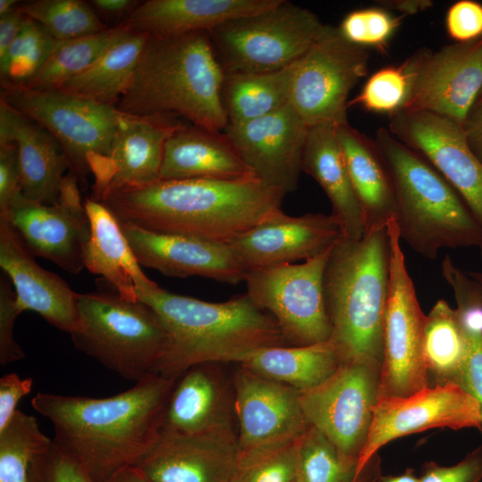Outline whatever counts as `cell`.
<instances>
[{
	"mask_svg": "<svg viewBox=\"0 0 482 482\" xmlns=\"http://www.w3.org/2000/svg\"><path fill=\"white\" fill-rule=\"evenodd\" d=\"M1 99L45 128L60 144L77 178L86 181L112 149L119 112L60 89L1 84Z\"/></svg>",
	"mask_w": 482,
	"mask_h": 482,
	"instance_id": "cell-9",
	"label": "cell"
},
{
	"mask_svg": "<svg viewBox=\"0 0 482 482\" xmlns=\"http://www.w3.org/2000/svg\"><path fill=\"white\" fill-rule=\"evenodd\" d=\"M481 406L456 384L426 386L402 397L378 399L367 441L357 463V476L388 442L430 428H480Z\"/></svg>",
	"mask_w": 482,
	"mask_h": 482,
	"instance_id": "cell-16",
	"label": "cell"
},
{
	"mask_svg": "<svg viewBox=\"0 0 482 482\" xmlns=\"http://www.w3.org/2000/svg\"><path fill=\"white\" fill-rule=\"evenodd\" d=\"M17 0H0V17L14 11L20 4Z\"/></svg>",
	"mask_w": 482,
	"mask_h": 482,
	"instance_id": "cell-58",
	"label": "cell"
},
{
	"mask_svg": "<svg viewBox=\"0 0 482 482\" xmlns=\"http://www.w3.org/2000/svg\"><path fill=\"white\" fill-rule=\"evenodd\" d=\"M409 74L403 62L373 73L360 94L347 106L360 105L369 112L393 114L403 106L409 91Z\"/></svg>",
	"mask_w": 482,
	"mask_h": 482,
	"instance_id": "cell-42",
	"label": "cell"
},
{
	"mask_svg": "<svg viewBox=\"0 0 482 482\" xmlns=\"http://www.w3.org/2000/svg\"><path fill=\"white\" fill-rule=\"evenodd\" d=\"M54 43L42 25L26 17L5 59L0 62L1 84L26 86L41 69Z\"/></svg>",
	"mask_w": 482,
	"mask_h": 482,
	"instance_id": "cell-40",
	"label": "cell"
},
{
	"mask_svg": "<svg viewBox=\"0 0 482 482\" xmlns=\"http://www.w3.org/2000/svg\"><path fill=\"white\" fill-rule=\"evenodd\" d=\"M378 482H421L411 469H407L400 475L380 476Z\"/></svg>",
	"mask_w": 482,
	"mask_h": 482,
	"instance_id": "cell-57",
	"label": "cell"
},
{
	"mask_svg": "<svg viewBox=\"0 0 482 482\" xmlns=\"http://www.w3.org/2000/svg\"><path fill=\"white\" fill-rule=\"evenodd\" d=\"M33 386L31 378H21L15 373H9L0 378V430L14 415L17 403L30 393Z\"/></svg>",
	"mask_w": 482,
	"mask_h": 482,
	"instance_id": "cell-50",
	"label": "cell"
},
{
	"mask_svg": "<svg viewBox=\"0 0 482 482\" xmlns=\"http://www.w3.org/2000/svg\"><path fill=\"white\" fill-rule=\"evenodd\" d=\"M461 328L468 350L458 386L472 395L482 409V329L463 326Z\"/></svg>",
	"mask_w": 482,
	"mask_h": 482,
	"instance_id": "cell-48",
	"label": "cell"
},
{
	"mask_svg": "<svg viewBox=\"0 0 482 482\" xmlns=\"http://www.w3.org/2000/svg\"><path fill=\"white\" fill-rule=\"evenodd\" d=\"M378 3L389 9L399 11L403 16L424 11L433 4V2L429 0H393Z\"/></svg>",
	"mask_w": 482,
	"mask_h": 482,
	"instance_id": "cell-54",
	"label": "cell"
},
{
	"mask_svg": "<svg viewBox=\"0 0 482 482\" xmlns=\"http://www.w3.org/2000/svg\"><path fill=\"white\" fill-rule=\"evenodd\" d=\"M381 365L370 359L342 362L322 383L300 391L301 407L309 424L356 463L378 399Z\"/></svg>",
	"mask_w": 482,
	"mask_h": 482,
	"instance_id": "cell-12",
	"label": "cell"
},
{
	"mask_svg": "<svg viewBox=\"0 0 482 482\" xmlns=\"http://www.w3.org/2000/svg\"><path fill=\"white\" fill-rule=\"evenodd\" d=\"M28 482H95L87 470L54 442L32 461Z\"/></svg>",
	"mask_w": 482,
	"mask_h": 482,
	"instance_id": "cell-44",
	"label": "cell"
},
{
	"mask_svg": "<svg viewBox=\"0 0 482 482\" xmlns=\"http://www.w3.org/2000/svg\"><path fill=\"white\" fill-rule=\"evenodd\" d=\"M308 129L288 103L224 131L257 179L287 194L298 187Z\"/></svg>",
	"mask_w": 482,
	"mask_h": 482,
	"instance_id": "cell-19",
	"label": "cell"
},
{
	"mask_svg": "<svg viewBox=\"0 0 482 482\" xmlns=\"http://www.w3.org/2000/svg\"><path fill=\"white\" fill-rule=\"evenodd\" d=\"M19 10L37 21L58 41L94 35L109 29L94 9L80 0H37L20 4Z\"/></svg>",
	"mask_w": 482,
	"mask_h": 482,
	"instance_id": "cell-38",
	"label": "cell"
},
{
	"mask_svg": "<svg viewBox=\"0 0 482 482\" xmlns=\"http://www.w3.org/2000/svg\"><path fill=\"white\" fill-rule=\"evenodd\" d=\"M120 223L142 266L168 277L198 276L231 285L245 281L247 270L227 244L160 234Z\"/></svg>",
	"mask_w": 482,
	"mask_h": 482,
	"instance_id": "cell-23",
	"label": "cell"
},
{
	"mask_svg": "<svg viewBox=\"0 0 482 482\" xmlns=\"http://www.w3.org/2000/svg\"><path fill=\"white\" fill-rule=\"evenodd\" d=\"M212 364L193 365L176 379L160 434L195 436L233 431V400Z\"/></svg>",
	"mask_w": 482,
	"mask_h": 482,
	"instance_id": "cell-25",
	"label": "cell"
},
{
	"mask_svg": "<svg viewBox=\"0 0 482 482\" xmlns=\"http://www.w3.org/2000/svg\"><path fill=\"white\" fill-rule=\"evenodd\" d=\"M0 266L12 284L21 312H35L70 335L79 329V294L57 274L37 263L19 233L2 215Z\"/></svg>",
	"mask_w": 482,
	"mask_h": 482,
	"instance_id": "cell-22",
	"label": "cell"
},
{
	"mask_svg": "<svg viewBox=\"0 0 482 482\" xmlns=\"http://www.w3.org/2000/svg\"><path fill=\"white\" fill-rule=\"evenodd\" d=\"M479 249H480V253H481V257H482V244L480 245Z\"/></svg>",
	"mask_w": 482,
	"mask_h": 482,
	"instance_id": "cell-62",
	"label": "cell"
},
{
	"mask_svg": "<svg viewBox=\"0 0 482 482\" xmlns=\"http://www.w3.org/2000/svg\"><path fill=\"white\" fill-rule=\"evenodd\" d=\"M389 264L387 227L358 240L342 236L329 252L323 291L332 328L329 340L341 362H383Z\"/></svg>",
	"mask_w": 482,
	"mask_h": 482,
	"instance_id": "cell-5",
	"label": "cell"
},
{
	"mask_svg": "<svg viewBox=\"0 0 482 482\" xmlns=\"http://www.w3.org/2000/svg\"><path fill=\"white\" fill-rule=\"evenodd\" d=\"M25 19L26 16L19 10V6L12 12L0 17V62L5 59Z\"/></svg>",
	"mask_w": 482,
	"mask_h": 482,
	"instance_id": "cell-51",
	"label": "cell"
},
{
	"mask_svg": "<svg viewBox=\"0 0 482 482\" xmlns=\"http://www.w3.org/2000/svg\"><path fill=\"white\" fill-rule=\"evenodd\" d=\"M404 63L410 85L402 109L433 112L463 127L482 92V37L421 49Z\"/></svg>",
	"mask_w": 482,
	"mask_h": 482,
	"instance_id": "cell-14",
	"label": "cell"
},
{
	"mask_svg": "<svg viewBox=\"0 0 482 482\" xmlns=\"http://www.w3.org/2000/svg\"><path fill=\"white\" fill-rule=\"evenodd\" d=\"M390 238L389 286L384 321V353L378 399L402 397L429 386L424 357L427 315L408 272L396 222Z\"/></svg>",
	"mask_w": 482,
	"mask_h": 482,
	"instance_id": "cell-11",
	"label": "cell"
},
{
	"mask_svg": "<svg viewBox=\"0 0 482 482\" xmlns=\"http://www.w3.org/2000/svg\"><path fill=\"white\" fill-rule=\"evenodd\" d=\"M180 124L174 116H136L119 112L111 153L92 172L91 197L100 201L113 190L159 180L166 141Z\"/></svg>",
	"mask_w": 482,
	"mask_h": 482,
	"instance_id": "cell-20",
	"label": "cell"
},
{
	"mask_svg": "<svg viewBox=\"0 0 482 482\" xmlns=\"http://www.w3.org/2000/svg\"><path fill=\"white\" fill-rule=\"evenodd\" d=\"M468 274L475 278L482 287V272L481 271H469Z\"/></svg>",
	"mask_w": 482,
	"mask_h": 482,
	"instance_id": "cell-59",
	"label": "cell"
},
{
	"mask_svg": "<svg viewBox=\"0 0 482 482\" xmlns=\"http://www.w3.org/2000/svg\"><path fill=\"white\" fill-rule=\"evenodd\" d=\"M448 35L456 43H467L482 37V4L461 0L450 6L445 16Z\"/></svg>",
	"mask_w": 482,
	"mask_h": 482,
	"instance_id": "cell-46",
	"label": "cell"
},
{
	"mask_svg": "<svg viewBox=\"0 0 482 482\" xmlns=\"http://www.w3.org/2000/svg\"><path fill=\"white\" fill-rule=\"evenodd\" d=\"M79 328L74 346L121 378L138 381L154 373L170 343L158 313L115 292L78 295Z\"/></svg>",
	"mask_w": 482,
	"mask_h": 482,
	"instance_id": "cell-7",
	"label": "cell"
},
{
	"mask_svg": "<svg viewBox=\"0 0 482 482\" xmlns=\"http://www.w3.org/2000/svg\"><path fill=\"white\" fill-rule=\"evenodd\" d=\"M237 456L234 431L195 436L160 434L135 467L153 482H230Z\"/></svg>",
	"mask_w": 482,
	"mask_h": 482,
	"instance_id": "cell-24",
	"label": "cell"
},
{
	"mask_svg": "<svg viewBox=\"0 0 482 482\" xmlns=\"http://www.w3.org/2000/svg\"><path fill=\"white\" fill-rule=\"evenodd\" d=\"M7 142L17 148L23 195L56 204L64 172L70 169L62 146L45 128L0 98V143Z\"/></svg>",
	"mask_w": 482,
	"mask_h": 482,
	"instance_id": "cell-26",
	"label": "cell"
},
{
	"mask_svg": "<svg viewBox=\"0 0 482 482\" xmlns=\"http://www.w3.org/2000/svg\"><path fill=\"white\" fill-rule=\"evenodd\" d=\"M324 27L312 11L280 0L266 11L224 22L209 35L224 72L262 73L295 63Z\"/></svg>",
	"mask_w": 482,
	"mask_h": 482,
	"instance_id": "cell-8",
	"label": "cell"
},
{
	"mask_svg": "<svg viewBox=\"0 0 482 482\" xmlns=\"http://www.w3.org/2000/svg\"><path fill=\"white\" fill-rule=\"evenodd\" d=\"M234 362L264 378L304 391L331 376L341 360L328 340L305 346L262 347L239 355Z\"/></svg>",
	"mask_w": 482,
	"mask_h": 482,
	"instance_id": "cell-32",
	"label": "cell"
},
{
	"mask_svg": "<svg viewBox=\"0 0 482 482\" xmlns=\"http://www.w3.org/2000/svg\"><path fill=\"white\" fill-rule=\"evenodd\" d=\"M354 194L369 231L386 228L395 220L392 184L374 140L348 121L336 124Z\"/></svg>",
	"mask_w": 482,
	"mask_h": 482,
	"instance_id": "cell-31",
	"label": "cell"
},
{
	"mask_svg": "<svg viewBox=\"0 0 482 482\" xmlns=\"http://www.w3.org/2000/svg\"><path fill=\"white\" fill-rule=\"evenodd\" d=\"M84 207L90 224V237L85 248L84 265L101 275L123 298L137 301V295L160 287L141 270L120 223L101 202L87 197Z\"/></svg>",
	"mask_w": 482,
	"mask_h": 482,
	"instance_id": "cell-29",
	"label": "cell"
},
{
	"mask_svg": "<svg viewBox=\"0 0 482 482\" xmlns=\"http://www.w3.org/2000/svg\"><path fill=\"white\" fill-rule=\"evenodd\" d=\"M420 478L421 482H480L482 479V445L453 466H440L436 462L425 463Z\"/></svg>",
	"mask_w": 482,
	"mask_h": 482,
	"instance_id": "cell-47",
	"label": "cell"
},
{
	"mask_svg": "<svg viewBox=\"0 0 482 482\" xmlns=\"http://www.w3.org/2000/svg\"><path fill=\"white\" fill-rule=\"evenodd\" d=\"M52 443L34 416L17 410L0 430V482H28L32 461Z\"/></svg>",
	"mask_w": 482,
	"mask_h": 482,
	"instance_id": "cell-37",
	"label": "cell"
},
{
	"mask_svg": "<svg viewBox=\"0 0 482 482\" xmlns=\"http://www.w3.org/2000/svg\"><path fill=\"white\" fill-rule=\"evenodd\" d=\"M20 310L12 284L6 274L0 277V364L19 361L25 357L13 337V326Z\"/></svg>",
	"mask_w": 482,
	"mask_h": 482,
	"instance_id": "cell-45",
	"label": "cell"
},
{
	"mask_svg": "<svg viewBox=\"0 0 482 482\" xmlns=\"http://www.w3.org/2000/svg\"><path fill=\"white\" fill-rule=\"evenodd\" d=\"M296 62L270 72H224L221 102L228 125L266 116L287 104Z\"/></svg>",
	"mask_w": 482,
	"mask_h": 482,
	"instance_id": "cell-34",
	"label": "cell"
},
{
	"mask_svg": "<svg viewBox=\"0 0 482 482\" xmlns=\"http://www.w3.org/2000/svg\"><path fill=\"white\" fill-rule=\"evenodd\" d=\"M302 171L312 177L328 197L342 236L358 240L366 234L362 209L354 194L336 124L309 127L303 153Z\"/></svg>",
	"mask_w": 482,
	"mask_h": 482,
	"instance_id": "cell-30",
	"label": "cell"
},
{
	"mask_svg": "<svg viewBox=\"0 0 482 482\" xmlns=\"http://www.w3.org/2000/svg\"><path fill=\"white\" fill-rule=\"evenodd\" d=\"M253 178L255 176L225 131L181 123L166 141L160 179Z\"/></svg>",
	"mask_w": 482,
	"mask_h": 482,
	"instance_id": "cell-27",
	"label": "cell"
},
{
	"mask_svg": "<svg viewBox=\"0 0 482 482\" xmlns=\"http://www.w3.org/2000/svg\"><path fill=\"white\" fill-rule=\"evenodd\" d=\"M105 482H153L135 466L124 468Z\"/></svg>",
	"mask_w": 482,
	"mask_h": 482,
	"instance_id": "cell-56",
	"label": "cell"
},
{
	"mask_svg": "<svg viewBox=\"0 0 482 482\" xmlns=\"http://www.w3.org/2000/svg\"><path fill=\"white\" fill-rule=\"evenodd\" d=\"M0 215L7 218L34 255L71 274L85 268L90 224L74 173L62 178L56 204L37 202L21 193Z\"/></svg>",
	"mask_w": 482,
	"mask_h": 482,
	"instance_id": "cell-15",
	"label": "cell"
},
{
	"mask_svg": "<svg viewBox=\"0 0 482 482\" xmlns=\"http://www.w3.org/2000/svg\"><path fill=\"white\" fill-rule=\"evenodd\" d=\"M90 4L100 12L120 16L127 12L129 13L139 4L137 1L131 0H93Z\"/></svg>",
	"mask_w": 482,
	"mask_h": 482,
	"instance_id": "cell-53",
	"label": "cell"
},
{
	"mask_svg": "<svg viewBox=\"0 0 482 482\" xmlns=\"http://www.w3.org/2000/svg\"><path fill=\"white\" fill-rule=\"evenodd\" d=\"M463 129L471 151L482 163V103L475 104Z\"/></svg>",
	"mask_w": 482,
	"mask_h": 482,
	"instance_id": "cell-52",
	"label": "cell"
},
{
	"mask_svg": "<svg viewBox=\"0 0 482 482\" xmlns=\"http://www.w3.org/2000/svg\"><path fill=\"white\" fill-rule=\"evenodd\" d=\"M388 130L453 187L482 227V163L463 127L433 112L401 109L389 115Z\"/></svg>",
	"mask_w": 482,
	"mask_h": 482,
	"instance_id": "cell-17",
	"label": "cell"
},
{
	"mask_svg": "<svg viewBox=\"0 0 482 482\" xmlns=\"http://www.w3.org/2000/svg\"><path fill=\"white\" fill-rule=\"evenodd\" d=\"M330 250L303 263L268 266L246 272V295L257 307L270 312L289 345H311L331 337L323 291Z\"/></svg>",
	"mask_w": 482,
	"mask_h": 482,
	"instance_id": "cell-10",
	"label": "cell"
},
{
	"mask_svg": "<svg viewBox=\"0 0 482 482\" xmlns=\"http://www.w3.org/2000/svg\"><path fill=\"white\" fill-rule=\"evenodd\" d=\"M341 237V228L331 214L289 216L281 210L228 245L249 270L316 257L330 250Z\"/></svg>",
	"mask_w": 482,
	"mask_h": 482,
	"instance_id": "cell-21",
	"label": "cell"
},
{
	"mask_svg": "<svg viewBox=\"0 0 482 482\" xmlns=\"http://www.w3.org/2000/svg\"><path fill=\"white\" fill-rule=\"evenodd\" d=\"M125 23L106 30L69 40H55L46 61L37 75L23 87L33 89H56L87 70L124 29Z\"/></svg>",
	"mask_w": 482,
	"mask_h": 482,
	"instance_id": "cell-36",
	"label": "cell"
},
{
	"mask_svg": "<svg viewBox=\"0 0 482 482\" xmlns=\"http://www.w3.org/2000/svg\"><path fill=\"white\" fill-rule=\"evenodd\" d=\"M285 195L255 178L159 179L113 190L99 202L121 223L228 245L281 211Z\"/></svg>",
	"mask_w": 482,
	"mask_h": 482,
	"instance_id": "cell-2",
	"label": "cell"
},
{
	"mask_svg": "<svg viewBox=\"0 0 482 482\" xmlns=\"http://www.w3.org/2000/svg\"><path fill=\"white\" fill-rule=\"evenodd\" d=\"M224 71L210 35L148 34L129 82L115 108L136 116H181L192 125L224 131Z\"/></svg>",
	"mask_w": 482,
	"mask_h": 482,
	"instance_id": "cell-3",
	"label": "cell"
},
{
	"mask_svg": "<svg viewBox=\"0 0 482 482\" xmlns=\"http://www.w3.org/2000/svg\"><path fill=\"white\" fill-rule=\"evenodd\" d=\"M479 430L482 432V409H481V426H480Z\"/></svg>",
	"mask_w": 482,
	"mask_h": 482,
	"instance_id": "cell-61",
	"label": "cell"
},
{
	"mask_svg": "<svg viewBox=\"0 0 482 482\" xmlns=\"http://www.w3.org/2000/svg\"><path fill=\"white\" fill-rule=\"evenodd\" d=\"M302 482H354L357 463L345 458L320 430L310 427L296 441Z\"/></svg>",
	"mask_w": 482,
	"mask_h": 482,
	"instance_id": "cell-39",
	"label": "cell"
},
{
	"mask_svg": "<svg viewBox=\"0 0 482 482\" xmlns=\"http://www.w3.org/2000/svg\"><path fill=\"white\" fill-rule=\"evenodd\" d=\"M369 53L325 27L296 62L289 104L308 127L347 122V97L368 72Z\"/></svg>",
	"mask_w": 482,
	"mask_h": 482,
	"instance_id": "cell-13",
	"label": "cell"
},
{
	"mask_svg": "<svg viewBox=\"0 0 482 482\" xmlns=\"http://www.w3.org/2000/svg\"><path fill=\"white\" fill-rule=\"evenodd\" d=\"M295 482H302V481H301V480L299 479V478H298L297 480H296Z\"/></svg>",
	"mask_w": 482,
	"mask_h": 482,
	"instance_id": "cell-63",
	"label": "cell"
},
{
	"mask_svg": "<svg viewBox=\"0 0 482 482\" xmlns=\"http://www.w3.org/2000/svg\"><path fill=\"white\" fill-rule=\"evenodd\" d=\"M22 193L16 145L0 143V213L6 211L16 195Z\"/></svg>",
	"mask_w": 482,
	"mask_h": 482,
	"instance_id": "cell-49",
	"label": "cell"
},
{
	"mask_svg": "<svg viewBox=\"0 0 482 482\" xmlns=\"http://www.w3.org/2000/svg\"><path fill=\"white\" fill-rule=\"evenodd\" d=\"M381 476L380 458L378 453L366 463L354 482H378Z\"/></svg>",
	"mask_w": 482,
	"mask_h": 482,
	"instance_id": "cell-55",
	"label": "cell"
},
{
	"mask_svg": "<svg viewBox=\"0 0 482 482\" xmlns=\"http://www.w3.org/2000/svg\"><path fill=\"white\" fill-rule=\"evenodd\" d=\"M175 381L153 373L106 398L39 392L31 405L52 423L53 442L95 482H105L154 445Z\"/></svg>",
	"mask_w": 482,
	"mask_h": 482,
	"instance_id": "cell-1",
	"label": "cell"
},
{
	"mask_svg": "<svg viewBox=\"0 0 482 482\" xmlns=\"http://www.w3.org/2000/svg\"><path fill=\"white\" fill-rule=\"evenodd\" d=\"M375 145L388 173L400 238L434 260L443 248L480 246L482 227L453 187L420 154L379 128Z\"/></svg>",
	"mask_w": 482,
	"mask_h": 482,
	"instance_id": "cell-6",
	"label": "cell"
},
{
	"mask_svg": "<svg viewBox=\"0 0 482 482\" xmlns=\"http://www.w3.org/2000/svg\"><path fill=\"white\" fill-rule=\"evenodd\" d=\"M476 103H482V92L479 96V97L478 98V101Z\"/></svg>",
	"mask_w": 482,
	"mask_h": 482,
	"instance_id": "cell-60",
	"label": "cell"
},
{
	"mask_svg": "<svg viewBox=\"0 0 482 482\" xmlns=\"http://www.w3.org/2000/svg\"><path fill=\"white\" fill-rule=\"evenodd\" d=\"M403 17L393 16L382 8L354 10L344 18L338 29L350 43L386 53L388 41Z\"/></svg>",
	"mask_w": 482,
	"mask_h": 482,
	"instance_id": "cell-43",
	"label": "cell"
},
{
	"mask_svg": "<svg viewBox=\"0 0 482 482\" xmlns=\"http://www.w3.org/2000/svg\"><path fill=\"white\" fill-rule=\"evenodd\" d=\"M137 299L158 313L169 332L170 346L155 370L169 379L195 364L234 362L252 350L289 345L276 320L246 293L209 303L159 287Z\"/></svg>",
	"mask_w": 482,
	"mask_h": 482,
	"instance_id": "cell-4",
	"label": "cell"
},
{
	"mask_svg": "<svg viewBox=\"0 0 482 482\" xmlns=\"http://www.w3.org/2000/svg\"><path fill=\"white\" fill-rule=\"evenodd\" d=\"M280 0H147L123 21L132 30L158 37L211 32L233 19L266 11Z\"/></svg>",
	"mask_w": 482,
	"mask_h": 482,
	"instance_id": "cell-28",
	"label": "cell"
},
{
	"mask_svg": "<svg viewBox=\"0 0 482 482\" xmlns=\"http://www.w3.org/2000/svg\"><path fill=\"white\" fill-rule=\"evenodd\" d=\"M233 389L239 453L288 445L311 427L301 407L300 391L290 386L240 366L234 372Z\"/></svg>",
	"mask_w": 482,
	"mask_h": 482,
	"instance_id": "cell-18",
	"label": "cell"
},
{
	"mask_svg": "<svg viewBox=\"0 0 482 482\" xmlns=\"http://www.w3.org/2000/svg\"><path fill=\"white\" fill-rule=\"evenodd\" d=\"M467 350L456 310L443 299L436 301L427 315L424 335L429 386L458 385Z\"/></svg>",
	"mask_w": 482,
	"mask_h": 482,
	"instance_id": "cell-35",
	"label": "cell"
},
{
	"mask_svg": "<svg viewBox=\"0 0 482 482\" xmlns=\"http://www.w3.org/2000/svg\"><path fill=\"white\" fill-rule=\"evenodd\" d=\"M125 25L87 70L56 89L115 107L128 87L148 36Z\"/></svg>",
	"mask_w": 482,
	"mask_h": 482,
	"instance_id": "cell-33",
	"label": "cell"
},
{
	"mask_svg": "<svg viewBox=\"0 0 482 482\" xmlns=\"http://www.w3.org/2000/svg\"><path fill=\"white\" fill-rule=\"evenodd\" d=\"M296 441L269 451L239 453L230 482H295Z\"/></svg>",
	"mask_w": 482,
	"mask_h": 482,
	"instance_id": "cell-41",
	"label": "cell"
}]
</instances>
